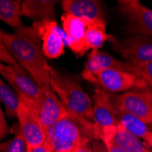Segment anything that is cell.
<instances>
[{
  "instance_id": "8",
  "label": "cell",
  "mask_w": 152,
  "mask_h": 152,
  "mask_svg": "<svg viewBox=\"0 0 152 152\" xmlns=\"http://www.w3.org/2000/svg\"><path fill=\"white\" fill-rule=\"evenodd\" d=\"M0 75L8 81L20 99L28 102L36 108L39 100L41 88L28 72L19 64L10 66L1 63Z\"/></svg>"
},
{
  "instance_id": "16",
  "label": "cell",
  "mask_w": 152,
  "mask_h": 152,
  "mask_svg": "<svg viewBox=\"0 0 152 152\" xmlns=\"http://www.w3.org/2000/svg\"><path fill=\"white\" fill-rule=\"evenodd\" d=\"M57 3L54 0H24L21 3L22 14L35 22L53 19Z\"/></svg>"
},
{
  "instance_id": "12",
  "label": "cell",
  "mask_w": 152,
  "mask_h": 152,
  "mask_svg": "<svg viewBox=\"0 0 152 152\" xmlns=\"http://www.w3.org/2000/svg\"><path fill=\"white\" fill-rule=\"evenodd\" d=\"M32 28L42 39V50L48 58H58L64 53L65 33L54 19L34 22Z\"/></svg>"
},
{
  "instance_id": "25",
  "label": "cell",
  "mask_w": 152,
  "mask_h": 152,
  "mask_svg": "<svg viewBox=\"0 0 152 152\" xmlns=\"http://www.w3.org/2000/svg\"><path fill=\"white\" fill-rule=\"evenodd\" d=\"M7 134H8L7 122L5 118L4 113L2 111V108H1V107H0V141H1L2 139H4Z\"/></svg>"
},
{
  "instance_id": "19",
  "label": "cell",
  "mask_w": 152,
  "mask_h": 152,
  "mask_svg": "<svg viewBox=\"0 0 152 152\" xmlns=\"http://www.w3.org/2000/svg\"><path fill=\"white\" fill-rule=\"evenodd\" d=\"M22 1L19 0H0V20L6 22L15 30L24 26L21 20Z\"/></svg>"
},
{
  "instance_id": "26",
  "label": "cell",
  "mask_w": 152,
  "mask_h": 152,
  "mask_svg": "<svg viewBox=\"0 0 152 152\" xmlns=\"http://www.w3.org/2000/svg\"><path fill=\"white\" fill-rule=\"evenodd\" d=\"M27 152H54V149L52 148V145L48 140H46V142L40 147H37L32 150H29Z\"/></svg>"
},
{
  "instance_id": "27",
  "label": "cell",
  "mask_w": 152,
  "mask_h": 152,
  "mask_svg": "<svg viewBox=\"0 0 152 152\" xmlns=\"http://www.w3.org/2000/svg\"><path fill=\"white\" fill-rule=\"evenodd\" d=\"M107 150V152H127L125 150H123L122 148H120L118 145H116L115 140L113 142H110L107 145H106Z\"/></svg>"
},
{
  "instance_id": "14",
  "label": "cell",
  "mask_w": 152,
  "mask_h": 152,
  "mask_svg": "<svg viewBox=\"0 0 152 152\" xmlns=\"http://www.w3.org/2000/svg\"><path fill=\"white\" fill-rule=\"evenodd\" d=\"M62 29L65 33L66 46L76 55L82 57L88 50L86 48V30L89 23L74 16L63 14L61 17Z\"/></svg>"
},
{
  "instance_id": "4",
  "label": "cell",
  "mask_w": 152,
  "mask_h": 152,
  "mask_svg": "<svg viewBox=\"0 0 152 152\" xmlns=\"http://www.w3.org/2000/svg\"><path fill=\"white\" fill-rule=\"evenodd\" d=\"M93 98L92 119L96 137L102 140L105 137H115L118 121L116 116V108L111 100V95L101 88H96Z\"/></svg>"
},
{
  "instance_id": "28",
  "label": "cell",
  "mask_w": 152,
  "mask_h": 152,
  "mask_svg": "<svg viewBox=\"0 0 152 152\" xmlns=\"http://www.w3.org/2000/svg\"><path fill=\"white\" fill-rule=\"evenodd\" d=\"M76 152H92V150L89 148L88 146H85V147H82L79 149H77Z\"/></svg>"
},
{
  "instance_id": "24",
  "label": "cell",
  "mask_w": 152,
  "mask_h": 152,
  "mask_svg": "<svg viewBox=\"0 0 152 152\" xmlns=\"http://www.w3.org/2000/svg\"><path fill=\"white\" fill-rule=\"evenodd\" d=\"M140 77L152 88V61L140 67Z\"/></svg>"
},
{
  "instance_id": "3",
  "label": "cell",
  "mask_w": 152,
  "mask_h": 152,
  "mask_svg": "<svg viewBox=\"0 0 152 152\" xmlns=\"http://www.w3.org/2000/svg\"><path fill=\"white\" fill-rule=\"evenodd\" d=\"M50 87L68 111L86 119H92L93 103L77 77L63 74L52 67Z\"/></svg>"
},
{
  "instance_id": "2",
  "label": "cell",
  "mask_w": 152,
  "mask_h": 152,
  "mask_svg": "<svg viewBox=\"0 0 152 152\" xmlns=\"http://www.w3.org/2000/svg\"><path fill=\"white\" fill-rule=\"evenodd\" d=\"M92 137H96L94 124L68 110L47 131L54 152H76L88 146Z\"/></svg>"
},
{
  "instance_id": "21",
  "label": "cell",
  "mask_w": 152,
  "mask_h": 152,
  "mask_svg": "<svg viewBox=\"0 0 152 152\" xmlns=\"http://www.w3.org/2000/svg\"><path fill=\"white\" fill-rule=\"evenodd\" d=\"M0 101L6 107L7 115L10 118H17L18 107L19 105V96L16 91L12 90L6 83L0 78Z\"/></svg>"
},
{
  "instance_id": "10",
  "label": "cell",
  "mask_w": 152,
  "mask_h": 152,
  "mask_svg": "<svg viewBox=\"0 0 152 152\" xmlns=\"http://www.w3.org/2000/svg\"><path fill=\"white\" fill-rule=\"evenodd\" d=\"M106 68H114L121 71L129 72L140 77V69L126 61H122L106 51L94 49L91 51L84 65L81 76L95 86H98L95 75Z\"/></svg>"
},
{
  "instance_id": "13",
  "label": "cell",
  "mask_w": 152,
  "mask_h": 152,
  "mask_svg": "<svg viewBox=\"0 0 152 152\" xmlns=\"http://www.w3.org/2000/svg\"><path fill=\"white\" fill-rule=\"evenodd\" d=\"M40 88V96L36 109L46 131H48L67 111V109L58 99L57 94L50 86Z\"/></svg>"
},
{
  "instance_id": "6",
  "label": "cell",
  "mask_w": 152,
  "mask_h": 152,
  "mask_svg": "<svg viewBox=\"0 0 152 152\" xmlns=\"http://www.w3.org/2000/svg\"><path fill=\"white\" fill-rule=\"evenodd\" d=\"M113 48L126 62L137 66H142L152 61V37L133 35L131 37L110 41Z\"/></svg>"
},
{
  "instance_id": "15",
  "label": "cell",
  "mask_w": 152,
  "mask_h": 152,
  "mask_svg": "<svg viewBox=\"0 0 152 152\" xmlns=\"http://www.w3.org/2000/svg\"><path fill=\"white\" fill-rule=\"evenodd\" d=\"M62 8L65 14L91 23L105 20L102 2L99 0H64Z\"/></svg>"
},
{
  "instance_id": "5",
  "label": "cell",
  "mask_w": 152,
  "mask_h": 152,
  "mask_svg": "<svg viewBox=\"0 0 152 152\" xmlns=\"http://www.w3.org/2000/svg\"><path fill=\"white\" fill-rule=\"evenodd\" d=\"M111 100L116 110L131 114L152 125V88L112 95Z\"/></svg>"
},
{
  "instance_id": "17",
  "label": "cell",
  "mask_w": 152,
  "mask_h": 152,
  "mask_svg": "<svg viewBox=\"0 0 152 152\" xmlns=\"http://www.w3.org/2000/svg\"><path fill=\"white\" fill-rule=\"evenodd\" d=\"M116 116L124 129L140 140H143L148 148H152V131L148 124L139 118L119 110H116Z\"/></svg>"
},
{
  "instance_id": "1",
  "label": "cell",
  "mask_w": 152,
  "mask_h": 152,
  "mask_svg": "<svg viewBox=\"0 0 152 152\" xmlns=\"http://www.w3.org/2000/svg\"><path fill=\"white\" fill-rule=\"evenodd\" d=\"M3 42L17 62L28 72L42 88L50 86V71L52 67L47 62L39 37L31 27L23 26L14 33L1 30Z\"/></svg>"
},
{
  "instance_id": "22",
  "label": "cell",
  "mask_w": 152,
  "mask_h": 152,
  "mask_svg": "<svg viewBox=\"0 0 152 152\" xmlns=\"http://www.w3.org/2000/svg\"><path fill=\"white\" fill-rule=\"evenodd\" d=\"M0 152H27V146L20 129L13 139L0 143Z\"/></svg>"
},
{
  "instance_id": "30",
  "label": "cell",
  "mask_w": 152,
  "mask_h": 152,
  "mask_svg": "<svg viewBox=\"0 0 152 152\" xmlns=\"http://www.w3.org/2000/svg\"><path fill=\"white\" fill-rule=\"evenodd\" d=\"M1 63H2V62H0V64H1Z\"/></svg>"
},
{
  "instance_id": "18",
  "label": "cell",
  "mask_w": 152,
  "mask_h": 152,
  "mask_svg": "<svg viewBox=\"0 0 152 152\" xmlns=\"http://www.w3.org/2000/svg\"><path fill=\"white\" fill-rule=\"evenodd\" d=\"M113 37L106 32L105 20H98L89 23L86 30V48L89 49H100L106 41H111Z\"/></svg>"
},
{
  "instance_id": "7",
  "label": "cell",
  "mask_w": 152,
  "mask_h": 152,
  "mask_svg": "<svg viewBox=\"0 0 152 152\" xmlns=\"http://www.w3.org/2000/svg\"><path fill=\"white\" fill-rule=\"evenodd\" d=\"M20 99V98H19ZM17 118L19 129L27 146V151L42 146L47 140V131L41 122L37 109L28 102L20 99Z\"/></svg>"
},
{
  "instance_id": "11",
  "label": "cell",
  "mask_w": 152,
  "mask_h": 152,
  "mask_svg": "<svg viewBox=\"0 0 152 152\" xmlns=\"http://www.w3.org/2000/svg\"><path fill=\"white\" fill-rule=\"evenodd\" d=\"M118 4L131 34L152 37V9L137 0H118Z\"/></svg>"
},
{
  "instance_id": "29",
  "label": "cell",
  "mask_w": 152,
  "mask_h": 152,
  "mask_svg": "<svg viewBox=\"0 0 152 152\" xmlns=\"http://www.w3.org/2000/svg\"><path fill=\"white\" fill-rule=\"evenodd\" d=\"M150 129H151V131H152V125H150Z\"/></svg>"
},
{
  "instance_id": "9",
  "label": "cell",
  "mask_w": 152,
  "mask_h": 152,
  "mask_svg": "<svg viewBox=\"0 0 152 152\" xmlns=\"http://www.w3.org/2000/svg\"><path fill=\"white\" fill-rule=\"evenodd\" d=\"M96 87L107 92L124 93L131 89H148L150 87L140 77L114 68H106L95 75Z\"/></svg>"
},
{
  "instance_id": "20",
  "label": "cell",
  "mask_w": 152,
  "mask_h": 152,
  "mask_svg": "<svg viewBox=\"0 0 152 152\" xmlns=\"http://www.w3.org/2000/svg\"><path fill=\"white\" fill-rule=\"evenodd\" d=\"M115 143L127 152H152L145 146L139 137L132 135L118 123Z\"/></svg>"
},
{
  "instance_id": "23",
  "label": "cell",
  "mask_w": 152,
  "mask_h": 152,
  "mask_svg": "<svg viewBox=\"0 0 152 152\" xmlns=\"http://www.w3.org/2000/svg\"><path fill=\"white\" fill-rule=\"evenodd\" d=\"M0 62L7 64V65H10V66L18 65L17 60L14 58V57L9 53V51L7 50V48H6L3 42V39L1 37V29H0Z\"/></svg>"
}]
</instances>
